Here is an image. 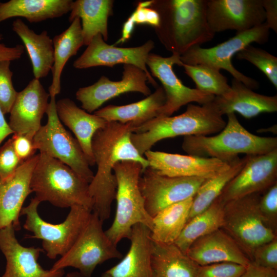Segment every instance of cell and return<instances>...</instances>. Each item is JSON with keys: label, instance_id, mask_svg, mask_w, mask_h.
I'll use <instances>...</instances> for the list:
<instances>
[{"label": "cell", "instance_id": "1", "mask_svg": "<svg viewBox=\"0 0 277 277\" xmlns=\"http://www.w3.org/2000/svg\"><path fill=\"white\" fill-rule=\"evenodd\" d=\"M134 125L107 122L98 129L92 140V150L97 170L89 184V194L93 201L92 212L103 222L111 214V205L115 199L117 183L113 172L115 165L122 161L140 163L143 170L149 166L131 140Z\"/></svg>", "mask_w": 277, "mask_h": 277}, {"label": "cell", "instance_id": "2", "mask_svg": "<svg viewBox=\"0 0 277 277\" xmlns=\"http://www.w3.org/2000/svg\"><path fill=\"white\" fill-rule=\"evenodd\" d=\"M207 0H153L148 7L159 14L154 28L162 44L181 55L193 47L211 41L215 33L207 18Z\"/></svg>", "mask_w": 277, "mask_h": 277}, {"label": "cell", "instance_id": "3", "mask_svg": "<svg viewBox=\"0 0 277 277\" xmlns=\"http://www.w3.org/2000/svg\"><path fill=\"white\" fill-rule=\"evenodd\" d=\"M226 124L213 101L203 105L189 104L181 114L157 116L134 127L131 140L137 151L143 156L162 140L181 135L217 133Z\"/></svg>", "mask_w": 277, "mask_h": 277}, {"label": "cell", "instance_id": "4", "mask_svg": "<svg viewBox=\"0 0 277 277\" xmlns=\"http://www.w3.org/2000/svg\"><path fill=\"white\" fill-rule=\"evenodd\" d=\"M224 128L216 135L184 136L182 147L189 155L212 157L230 163L240 154L254 155L277 149L276 137H264L249 132L234 113L227 115Z\"/></svg>", "mask_w": 277, "mask_h": 277}, {"label": "cell", "instance_id": "5", "mask_svg": "<svg viewBox=\"0 0 277 277\" xmlns=\"http://www.w3.org/2000/svg\"><path fill=\"white\" fill-rule=\"evenodd\" d=\"M30 188L40 202H48L60 208L81 206L93 210L89 183L66 165L44 153H39Z\"/></svg>", "mask_w": 277, "mask_h": 277}, {"label": "cell", "instance_id": "6", "mask_svg": "<svg viewBox=\"0 0 277 277\" xmlns=\"http://www.w3.org/2000/svg\"><path fill=\"white\" fill-rule=\"evenodd\" d=\"M142 165L136 162L122 161L114 166L113 172L117 183L114 219L105 233L116 245L123 239L130 237L132 227L142 224L151 230L153 219L147 212L138 182Z\"/></svg>", "mask_w": 277, "mask_h": 277}, {"label": "cell", "instance_id": "7", "mask_svg": "<svg viewBox=\"0 0 277 277\" xmlns=\"http://www.w3.org/2000/svg\"><path fill=\"white\" fill-rule=\"evenodd\" d=\"M40 203L35 197L32 198L27 206L22 208L20 216H26L23 227L33 233L30 237L42 240L47 256L55 259L58 255H64L73 246L87 224L92 211L73 206L64 222L53 224L46 222L38 214Z\"/></svg>", "mask_w": 277, "mask_h": 277}, {"label": "cell", "instance_id": "8", "mask_svg": "<svg viewBox=\"0 0 277 277\" xmlns=\"http://www.w3.org/2000/svg\"><path fill=\"white\" fill-rule=\"evenodd\" d=\"M261 194L255 193L225 203L222 228L251 261L260 245L276 238L263 222L258 205Z\"/></svg>", "mask_w": 277, "mask_h": 277}, {"label": "cell", "instance_id": "9", "mask_svg": "<svg viewBox=\"0 0 277 277\" xmlns=\"http://www.w3.org/2000/svg\"><path fill=\"white\" fill-rule=\"evenodd\" d=\"M56 102L55 96H50L46 112L47 122L33 137L34 146L39 153L61 161L89 184L94 174L78 141L65 129L59 119Z\"/></svg>", "mask_w": 277, "mask_h": 277}, {"label": "cell", "instance_id": "10", "mask_svg": "<svg viewBox=\"0 0 277 277\" xmlns=\"http://www.w3.org/2000/svg\"><path fill=\"white\" fill-rule=\"evenodd\" d=\"M103 222L92 212L90 218L73 246L61 256L51 270L71 267L85 277H91L96 266L113 259H121L122 254L107 236Z\"/></svg>", "mask_w": 277, "mask_h": 277}, {"label": "cell", "instance_id": "11", "mask_svg": "<svg viewBox=\"0 0 277 277\" xmlns=\"http://www.w3.org/2000/svg\"><path fill=\"white\" fill-rule=\"evenodd\" d=\"M269 29L264 23L251 29L237 32L235 35L215 46L204 48L200 46L192 47L180 56L183 64L195 65H205L219 70L224 69L235 78L251 89L259 88V83L235 68L232 57L252 43L263 44L267 42Z\"/></svg>", "mask_w": 277, "mask_h": 277}, {"label": "cell", "instance_id": "12", "mask_svg": "<svg viewBox=\"0 0 277 277\" xmlns=\"http://www.w3.org/2000/svg\"><path fill=\"white\" fill-rule=\"evenodd\" d=\"M206 180L198 177L168 176L149 166L142 170L138 186L145 209L153 217L165 207L193 197Z\"/></svg>", "mask_w": 277, "mask_h": 277}, {"label": "cell", "instance_id": "13", "mask_svg": "<svg viewBox=\"0 0 277 277\" xmlns=\"http://www.w3.org/2000/svg\"><path fill=\"white\" fill-rule=\"evenodd\" d=\"M180 56L172 54L169 57H163L150 53L147 58L146 66L149 68L152 76L161 83L166 96L165 103L158 116H170L184 105L193 102L205 104L212 101L215 97L182 83L173 70L174 65L182 66Z\"/></svg>", "mask_w": 277, "mask_h": 277}, {"label": "cell", "instance_id": "14", "mask_svg": "<svg viewBox=\"0 0 277 277\" xmlns=\"http://www.w3.org/2000/svg\"><path fill=\"white\" fill-rule=\"evenodd\" d=\"M246 155L242 168L217 197L224 204L252 194H262L277 183V149L264 154Z\"/></svg>", "mask_w": 277, "mask_h": 277}, {"label": "cell", "instance_id": "15", "mask_svg": "<svg viewBox=\"0 0 277 277\" xmlns=\"http://www.w3.org/2000/svg\"><path fill=\"white\" fill-rule=\"evenodd\" d=\"M154 47V43L151 39L138 47H116L107 44L98 34L92 38L73 66L76 69H82L96 66L112 67L118 64L134 65L144 71L148 76V82L157 88V84L146 64L148 55Z\"/></svg>", "mask_w": 277, "mask_h": 277}, {"label": "cell", "instance_id": "16", "mask_svg": "<svg viewBox=\"0 0 277 277\" xmlns=\"http://www.w3.org/2000/svg\"><path fill=\"white\" fill-rule=\"evenodd\" d=\"M207 18L216 32H243L265 23L262 0H207Z\"/></svg>", "mask_w": 277, "mask_h": 277}, {"label": "cell", "instance_id": "17", "mask_svg": "<svg viewBox=\"0 0 277 277\" xmlns=\"http://www.w3.org/2000/svg\"><path fill=\"white\" fill-rule=\"evenodd\" d=\"M123 68L120 81H112L103 75L94 84L77 90L76 98L81 103L83 109L91 113L108 100L127 92H137L146 96L151 93L146 84L148 76L144 71L132 65H124Z\"/></svg>", "mask_w": 277, "mask_h": 277}, {"label": "cell", "instance_id": "18", "mask_svg": "<svg viewBox=\"0 0 277 277\" xmlns=\"http://www.w3.org/2000/svg\"><path fill=\"white\" fill-rule=\"evenodd\" d=\"M144 155L149 167L161 174L171 177H198L208 180L227 169L231 164L215 158L151 150Z\"/></svg>", "mask_w": 277, "mask_h": 277}, {"label": "cell", "instance_id": "19", "mask_svg": "<svg viewBox=\"0 0 277 277\" xmlns=\"http://www.w3.org/2000/svg\"><path fill=\"white\" fill-rule=\"evenodd\" d=\"M12 224L0 230V250L6 260L1 277H63L64 269L45 270L37 260L43 249L26 247L17 241Z\"/></svg>", "mask_w": 277, "mask_h": 277}, {"label": "cell", "instance_id": "20", "mask_svg": "<svg viewBox=\"0 0 277 277\" xmlns=\"http://www.w3.org/2000/svg\"><path fill=\"white\" fill-rule=\"evenodd\" d=\"M49 93L39 80H32L18 92L11 108L9 125L14 133L33 140L41 127V120L46 112Z\"/></svg>", "mask_w": 277, "mask_h": 277}, {"label": "cell", "instance_id": "21", "mask_svg": "<svg viewBox=\"0 0 277 277\" xmlns=\"http://www.w3.org/2000/svg\"><path fill=\"white\" fill-rule=\"evenodd\" d=\"M39 153L23 162L14 174L3 181L0 178V230L11 224L21 229L19 216L23 205L32 192L30 182Z\"/></svg>", "mask_w": 277, "mask_h": 277}, {"label": "cell", "instance_id": "22", "mask_svg": "<svg viewBox=\"0 0 277 277\" xmlns=\"http://www.w3.org/2000/svg\"><path fill=\"white\" fill-rule=\"evenodd\" d=\"M186 254L199 266L231 262L246 267L250 262L222 228L196 240Z\"/></svg>", "mask_w": 277, "mask_h": 277}, {"label": "cell", "instance_id": "23", "mask_svg": "<svg viewBox=\"0 0 277 277\" xmlns=\"http://www.w3.org/2000/svg\"><path fill=\"white\" fill-rule=\"evenodd\" d=\"M127 253L116 265L105 271L110 277H153L151 230L137 224L131 230Z\"/></svg>", "mask_w": 277, "mask_h": 277}, {"label": "cell", "instance_id": "24", "mask_svg": "<svg viewBox=\"0 0 277 277\" xmlns=\"http://www.w3.org/2000/svg\"><path fill=\"white\" fill-rule=\"evenodd\" d=\"M231 91L223 96H215L213 102L222 115L238 112L246 118L262 113L277 111V96H268L254 92L241 82L233 78Z\"/></svg>", "mask_w": 277, "mask_h": 277}, {"label": "cell", "instance_id": "25", "mask_svg": "<svg viewBox=\"0 0 277 277\" xmlns=\"http://www.w3.org/2000/svg\"><path fill=\"white\" fill-rule=\"evenodd\" d=\"M56 106L59 119L74 134L89 165H94L92 140L95 133L104 127L107 122L79 108L68 98L58 100Z\"/></svg>", "mask_w": 277, "mask_h": 277}, {"label": "cell", "instance_id": "26", "mask_svg": "<svg viewBox=\"0 0 277 277\" xmlns=\"http://www.w3.org/2000/svg\"><path fill=\"white\" fill-rule=\"evenodd\" d=\"M165 102L164 89L158 86L153 93L143 100L125 105H110L98 109L94 114L107 122L131 123L135 127L157 117Z\"/></svg>", "mask_w": 277, "mask_h": 277}, {"label": "cell", "instance_id": "27", "mask_svg": "<svg viewBox=\"0 0 277 277\" xmlns=\"http://www.w3.org/2000/svg\"><path fill=\"white\" fill-rule=\"evenodd\" d=\"M112 0H76L71 4L69 20L75 17L82 20L84 45L88 46L92 38L101 34L104 41L108 38V19L113 14Z\"/></svg>", "mask_w": 277, "mask_h": 277}, {"label": "cell", "instance_id": "28", "mask_svg": "<svg viewBox=\"0 0 277 277\" xmlns=\"http://www.w3.org/2000/svg\"><path fill=\"white\" fill-rule=\"evenodd\" d=\"M71 0H10L0 2V23L22 17L31 23L61 17L70 11Z\"/></svg>", "mask_w": 277, "mask_h": 277}, {"label": "cell", "instance_id": "29", "mask_svg": "<svg viewBox=\"0 0 277 277\" xmlns=\"http://www.w3.org/2000/svg\"><path fill=\"white\" fill-rule=\"evenodd\" d=\"M12 29L26 48L34 78L39 80L47 76L54 62L53 41L48 32L44 30L37 34L20 18L13 21Z\"/></svg>", "mask_w": 277, "mask_h": 277}, {"label": "cell", "instance_id": "30", "mask_svg": "<svg viewBox=\"0 0 277 277\" xmlns=\"http://www.w3.org/2000/svg\"><path fill=\"white\" fill-rule=\"evenodd\" d=\"M152 266L153 277H196L199 266L174 243L152 241Z\"/></svg>", "mask_w": 277, "mask_h": 277}, {"label": "cell", "instance_id": "31", "mask_svg": "<svg viewBox=\"0 0 277 277\" xmlns=\"http://www.w3.org/2000/svg\"><path fill=\"white\" fill-rule=\"evenodd\" d=\"M52 41L54 62L51 70L52 80L49 87L50 97L60 93L63 70L69 58L76 55L84 45L81 19L75 17L67 29L54 36Z\"/></svg>", "mask_w": 277, "mask_h": 277}, {"label": "cell", "instance_id": "32", "mask_svg": "<svg viewBox=\"0 0 277 277\" xmlns=\"http://www.w3.org/2000/svg\"><path fill=\"white\" fill-rule=\"evenodd\" d=\"M193 198L169 205L152 217V241L163 244L174 243L188 222Z\"/></svg>", "mask_w": 277, "mask_h": 277}, {"label": "cell", "instance_id": "33", "mask_svg": "<svg viewBox=\"0 0 277 277\" xmlns=\"http://www.w3.org/2000/svg\"><path fill=\"white\" fill-rule=\"evenodd\" d=\"M224 204L217 198L206 210L188 221L174 242L176 246L186 254L196 240L222 228Z\"/></svg>", "mask_w": 277, "mask_h": 277}, {"label": "cell", "instance_id": "34", "mask_svg": "<svg viewBox=\"0 0 277 277\" xmlns=\"http://www.w3.org/2000/svg\"><path fill=\"white\" fill-rule=\"evenodd\" d=\"M247 159L246 155L231 162L230 167L206 180L193 196L188 221L206 210L220 195L227 183L241 170Z\"/></svg>", "mask_w": 277, "mask_h": 277}, {"label": "cell", "instance_id": "35", "mask_svg": "<svg viewBox=\"0 0 277 277\" xmlns=\"http://www.w3.org/2000/svg\"><path fill=\"white\" fill-rule=\"evenodd\" d=\"M185 73L195 84L196 89L215 96H223L231 91L227 78L215 68L205 65L183 64Z\"/></svg>", "mask_w": 277, "mask_h": 277}, {"label": "cell", "instance_id": "36", "mask_svg": "<svg viewBox=\"0 0 277 277\" xmlns=\"http://www.w3.org/2000/svg\"><path fill=\"white\" fill-rule=\"evenodd\" d=\"M238 60H245L254 65L277 88V57L261 48L249 45L236 54Z\"/></svg>", "mask_w": 277, "mask_h": 277}, {"label": "cell", "instance_id": "37", "mask_svg": "<svg viewBox=\"0 0 277 277\" xmlns=\"http://www.w3.org/2000/svg\"><path fill=\"white\" fill-rule=\"evenodd\" d=\"M10 62H0V108L4 114L10 112L18 93L12 81Z\"/></svg>", "mask_w": 277, "mask_h": 277}, {"label": "cell", "instance_id": "38", "mask_svg": "<svg viewBox=\"0 0 277 277\" xmlns=\"http://www.w3.org/2000/svg\"><path fill=\"white\" fill-rule=\"evenodd\" d=\"M261 195L258 208L264 224L276 233L277 231V183Z\"/></svg>", "mask_w": 277, "mask_h": 277}, {"label": "cell", "instance_id": "39", "mask_svg": "<svg viewBox=\"0 0 277 277\" xmlns=\"http://www.w3.org/2000/svg\"><path fill=\"white\" fill-rule=\"evenodd\" d=\"M245 267L231 262L199 266L196 277H241Z\"/></svg>", "mask_w": 277, "mask_h": 277}, {"label": "cell", "instance_id": "40", "mask_svg": "<svg viewBox=\"0 0 277 277\" xmlns=\"http://www.w3.org/2000/svg\"><path fill=\"white\" fill-rule=\"evenodd\" d=\"M22 163L14 151L11 138L0 146V178L3 181L10 178Z\"/></svg>", "mask_w": 277, "mask_h": 277}, {"label": "cell", "instance_id": "41", "mask_svg": "<svg viewBox=\"0 0 277 277\" xmlns=\"http://www.w3.org/2000/svg\"><path fill=\"white\" fill-rule=\"evenodd\" d=\"M251 261L259 265L277 270V238L259 246L253 253Z\"/></svg>", "mask_w": 277, "mask_h": 277}, {"label": "cell", "instance_id": "42", "mask_svg": "<svg viewBox=\"0 0 277 277\" xmlns=\"http://www.w3.org/2000/svg\"><path fill=\"white\" fill-rule=\"evenodd\" d=\"M11 138L14 151L22 162L34 155L37 150L34 146L33 140L16 133H14Z\"/></svg>", "mask_w": 277, "mask_h": 277}, {"label": "cell", "instance_id": "43", "mask_svg": "<svg viewBox=\"0 0 277 277\" xmlns=\"http://www.w3.org/2000/svg\"><path fill=\"white\" fill-rule=\"evenodd\" d=\"M133 23L147 24L156 28L160 22L158 13L149 7L142 6L140 3L132 15L129 18Z\"/></svg>", "mask_w": 277, "mask_h": 277}, {"label": "cell", "instance_id": "44", "mask_svg": "<svg viewBox=\"0 0 277 277\" xmlns=\"http://www.w3.org/2000/svg\"><path fill=\"white\" fill-rule=\"evenodd\" d=\"M265 11V21L269 29L277 32V1L262 0Z\"/></svg>", "mask_w": 277, "mask_h": 277}, {"label": "cell", "instance_id": "45", "mask_svg": "<svg viewBox=\"0 0 277 277\" xmlns=\"http://www.w3.org/2000/svg\"><path fill=\"white\" fill-rule=\"evenodd\" d=\"M241 277H277V270L265 267L250 261Z\"/></svg>", "mask_w": 277, "mask_h": 277}, {"label": "cell", "instance_id": "46", "mask_svg": "<svg viewBox=\"0 0 277 277\" xmlns=\"http://www.w3.org/2000/svg\"><path fill=\"white\" fill-rule=\"evenodd\" d=\"M3 35L0 33V62L12 61L19 59L24 52V46L16 45L13 47H8L1 43Z\"/></svg>", "mask_w": 277, "mask_h": 277}, {"label": "cell", "instance_id": "47", "mask_svg": "<svg viewBox=\"0 0 277 277\" xmlns=\"http://www.w3.org/2000/svg\"><path fill=\"white\" fill-rule=\"evenodd\" d=\"M12 134H13L14 132L6 121L4 114L0 108V146L4 140Z\"/></svg>", "mask_w": 277, "mask_h": 277}, {"label": "cell", "instance_id": "48", "mask_svg": "<svg viewBox=\"0 0 277 277\" xmlns=\"http://www.w3.org/2000/svg\"><path fill=\"white\" fill-rule=\"evenodd\" d=\"M65 277H85L82 275L78 272H73L68 273ZM101 277H110L107 273L105 272L102 275Z\"/></svg>", "mask_w": 277, "mask_h": 277}]
</instances>
